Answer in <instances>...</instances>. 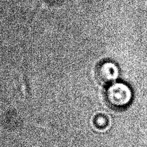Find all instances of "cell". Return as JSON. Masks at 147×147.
<instances>
[{
  "label": "cell",
  "instance_id": "6da1fadb",
  "mask_svg": "<svg viewBox=\"0 0 147 147\" xmlns=\"http://www.w3.org/2000/svg\"><path fill=\"white\" fill-rule=\"evenodd\" d=\"M105 97L106 102L111 108L115 110H123L131 103L133 92L128 84L119 82L108 86Z\"/></svg>",
  "mask_w": 147,
  "mask_h": 147
},
{
  "label": "cell",
  "instance_id": "7a4b0ae2",
  "mask_svg": "<svg viewBox=\"0 0 147 147\" xmlns=\"http://www.w3.org/2000/svg\"><path fill=\"white\" fill-rule=\"evenodd\" d=\"M96 76L101 84H109L117 78L119 76L118 67L113 62H103L97 66Z\"/></svg>",
  "mask_w": 147,
  "mask_h": 147
},
{
  "label": "cell",
  "instance_id": "3957f363",
  "mask_svg": "<svg viewBox=\"0 0 147 147\" xmlns=\"http://www.w3.org/2000/svg\"><path fill=\"white\" fill-rule=\"evenodd\" d=\"M95 124L97 128H105L108 124V119L105 116L98 115L95 119Z\"/></svg>",
  "mask_w": 147,
  "mask_h": 147
}]
</instances>
